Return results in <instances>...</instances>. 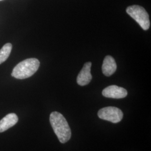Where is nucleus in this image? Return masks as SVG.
<instances>
[{
	"label": "nucleus",
	"instance_id": "obj_7",
	"mask_svg": "<svg viewBox=\"0 0 151 151\" xmlns=\"http://www.w3.org/2000/svg\"><path fill=\"white\" fill-rule=\"evenodd\" d=\"M116 64L115 60L110 55H107L103 61L102 71L103 74L106 76H110L116 70Z\"/></svg>",
	"mask_w": 151,
	"mask_h": 151
},
{
	"label": "nucleus",
	"instance_id": "obj_6",
	"mask_svg": "<svg viewBox=\"0 0 151 151\" xmlns=\"http://www.w3.org/2000/svg\"><path fill=\"white\" fill-rule=\"evenodd\" d=\"M91 62H88L86 63L78 75L77 78V83L82 86H85L88 85L92 80V75L91 74Z\"/></svg>",
	"mask_w": 151,
	"mask_h": 151
},
{
	"label": "nucleus",
	"instance_id": "obj_2",
	"mask_svg": "<svg viewBox=\"0 0 151 151\" xmlns=\"http://www.w3.org/2000/svg\"><path fill=\"white\" fill-rule=\"evenodd\" d=\"M40 65L39 60L36 58H29L22 60L16 65L13 69L11 75L17 79H25L32 76Z\"/></svg>",
	"mask_w": 151,
	"mask_h": 151
},
{
	"label": "nucleus",
	"instance_id": "obj_10",
	"mask_svg": "<svg viewBox=\"0 0 151 151\" xmlns=\"http://www.w3.org/2000/svg\"><path fill=\"white\" fill-rule=\"evenodd\" d=\"M0 1H2V0H0Z\"/></svg>",
	"mask_w": 151,
	"mask_h": 151
},
{
	"label": "nucleus",
	"instance_id": "obj_5",
	"mask_svg": "<svg viewBox=\"0 0 151 151\" xmlns=\"http://www.w3.org/2000/svg\"><path fill=\"white\" fill-rule=\"evenodd\" d=\"M102 94L104 97L113 99H122L128 95L127 91L123 87L111 85L103 90Z\"/></svg>",
	"mask_w": 151,
	"mask_h": 151
},
{
	"label": "nucleus",
	"instance_id": "obj_1",
	"mask_svg": "<svg viewBox=\"0 0 151 151\" xmlns=\"http://www.w3.org/2000/svg\"><path fill=\"white\" fill-rule=\"evenodd\" d=\"M50 123L60 143H65L70 139V127L62 114L57 111L52 112L50 115Z\"/></svg>",
	"mask_w": 151,
	"mask_h": 151
},
{
	"label": "nucleus",
	"instance_id": "obj_8",
	"mask_svg": "<svg viewBox=\"0 0 151 151\" xmlns=\"http://www.w3.org/2000/svg\"><path fill=\"white\" fill-rule=\"evenodd\" d=\"M18 117L16 114H7L0 120V133L4 132L14 126L18 122Z\"/></svg>",
	"mask_w": 151,
	"mask_h": 151
},
{
	"label": "nucleus",
	"instance_id": "obj_4",
	"mask_svg": "<svg viewBox=\"0 0 151 151\" xmlns=\"http://www.w3.org/2000/svg\"><path fill=\"white\" fill-rule=\"evenodd\" d=\"M98 116L100 119L107 120L113 123H118L123 118V113L119 108L108 106L100 109L98 111Z\"/></svg>",
	"mask_w": 151,
	"mask_h": 151
},
{
	"label": "nucleus",
	"instance_id": "obj_9",
	"mask_svg": "<svg viewBox=\"0 0 151 151\" xmlns=\"http://www.w3.org/2000/svg\"><path fill=\"white\" fill-rule=\"evenodd\" d=\"M12 45L11 43L6 44L0 50V65L8 58L11 53Z\"/></svg>",
	"mask_w": 151,
	"mask_h": 151
},
{
	"label": "nucleus",
	"instance_id": "obj_3",
	"mask_svg": "<svg viewBox=\"0 0 151 151\" xmlns=\"http://www.w3.org/2000/svg\"><path fill=\"white\" fill-rule=\"evenodd\" d=\"M126 11L131 17L137 22L144 30L150 27V20L148 14L142 6L133 5L129 6Z\"/></svg>",
	"mask_w": 151,
	"mask_h": 151
}]
</instances>
